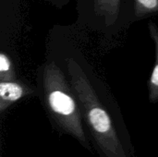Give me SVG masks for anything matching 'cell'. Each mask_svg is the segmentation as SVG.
<instances>
[{
    "mask_svg": "<svg viewBox=\"0 0 158 157\" xmlns=\"http://www.w3.org/2000/svg\"><path fill=\"white\" fill-rule=\"evenodd\" d=\"M67 67L94 151L99 157H136L131 135L118 109L103 100L73 58L68 60Z\"/></svg>",
    "mask_w": 158,
    "mask_h": 157,
    "instance_id": "1",
    "label": "cell"
},
{
    "mask_svg": "<svg viewBox=\"0 0 158 157\" xmlns=\"http://www.w3.org/2000/svg\"><path fill=\"white\" fill-rule=\"evenodd\" d=\"M41 82L44 105L54 129L94 152L78 98L70 81L55 62L44 66Z\"/></svg>",
    "mask_w": 158,
    "mask_h": 157,
    "instance_id": "2",
    "label": "cell"
},
{
    "mask_svg": "<svg viewBox=\"0 0 158 157\" xmlns=\"http://www.w3.org/2000/svg\"><path fill=\"white\" fill-rule=\"evenodd\" d=\"M33 93L31 86L17 80L0 81V113L4 114L13 105Z\"/></svg>",
    "mask_w": 158,
    "mask_h": 157,
    "instance_id": "3",
    "label": "cell"
},
{
    "mask_svg": "<svg viewBox=\"0 0 158 157\" xmlns=\"http://www.w3.org/2000/svg\"><path fill=\"white\" fill-rule=\"evenodd\" d=\"M121 0H94V8L96 16L104 20L107 26L113 25L117 22Z\"/></svg>",
    "mask_w": 158,
    "mask_h": 157,
    "instance_id": "4",
    "label": "cell"
},
{
    "mask_svg": "<svg viewBox=\"0 0 158 157\" xmlns=\"http://www.w3.org/2000/svg\"><path fill=\"white\" fill-rule=\"evenodd\" d=\"M148 30L156 47V62L148 81V98L152 104L158 103V26L153 21L148 23Z\"/></svg>",
    "mask_w": 158,
    "mask_h": 157,
    "instance_id": "5",
    "label": "cell"
},
{
    "mask_svg": "<svg viewBox=\"0 0 158 157\" xmlns=\"http://www.w3.org/2000/svg\"><path fill=\"white\" fill-rule=\"evenodd\" d=\"M158 15V0H134V16L143 19Z\"/></svg>",
    "mask_w": 158,
    "mask_h": 157,
    "instance_id": "6",
    "label": "cell"
},
{
    "mask_svg": "<svg viewBox=\"0 0 158 157\" xmlns=\"http://www.w3.org/2000/svg\"><path fill=\"white\" fill-rule=\"evenodd\" d=\"M16 80V72L11 58L5 52L0 53V81Z\"/></svg>",
    "mask_w": 158,
    "mask_h": 157,
    "instance_id": "7",
    "label": "cell"
}]
</instances>
